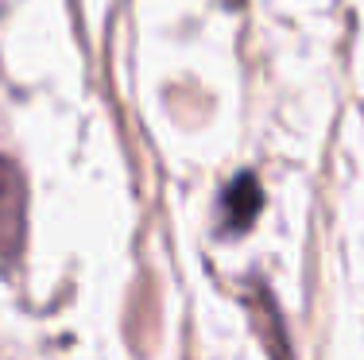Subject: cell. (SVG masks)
I'll list each match as a JSON object with an SVG mask.
<instances>
[{"label": "cell", "mask_w": 364, "mask_h": 360, "mask_svg": "<svg viewBox=\"0 0 364 360\" xmlns=\"http://www.w3.org/2000/svg\"><path fill=\"white\" fill-rule=\"evenodd\" d=\"M28 233V186L16 163L0 159V263H16Z\"/></svg>", "instance_id": "1"}, {"label": "cell", "mask_w": 364, "mask_h": 360, "mask_svg": "<svg viewBox=\"0 0 364 360\" xmlns=\"http://www.w3.org/2000/svg\"><path fill=\"white\" fill-rule=\"evenodd\" d=\"M259 205H264V190H259L256 178L252 175L232 178V186L225 190V198H221V233L237 236V233H245V229H252Z\"/></svg>", "instance_id": "2"}]
</instances>
